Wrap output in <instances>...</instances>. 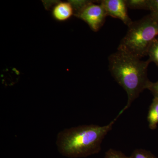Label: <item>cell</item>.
Instances as JSON below:
<instances>
[{
  "mask_svg": "<svg viewBox=\"0 0 158 158\" xmlns=\"http://www.w3.org/2000/svg\"><path fill=\"white\" fill-rule=\"evenodd\" d=\"M130 158H157L151 152L142 149H136L133 152Z\"/></svg>",
  "mask_w": 158,
  "mask_h": 158,
  "instance_id": "cell-10",
  "label": "cell"
},
{
  "mask_svg": "<svg viewBox=\"0 0 158 158\" xmlns=\"http://www.w3.org/2000/svg\"><path fill=\"white\" fill-rule=\"evenodd\" d=\"M150 62H153L158 67V37L152 43L147 53Z\"/></svg>",
  "mask_w": 158,
  "mask_h": 158,
  "instance_id": "cell-9",
  "label": "cell"
},
{
  "mask_svg": "<svg viewBox=\"0 0 158 158\" xmlns=\"http://www.w3.org/2000/svg\"><path fill=\"white\" fill-rule=\"evenodd\" d=\"M128 8L149 10L150 0H126Z\"/></svg>",
  "mask_w": 158,
  "mask_h": 158,
  "instance_id": "cell-8",
  "label": "cell"
},
{
  "mask_svg": "<svg viewBox=\"0 0 158 158\" xmlns=\"http://www.w3.org/2000/svg\"><path fill=\"white\" fill-rule=\"evenodd\" d=\"M109 67L112 76L125 90L127 102L122 110L130 107L140 94L148 89L151 85L148 77V68L150 62L143 61L128 52L118 48L108 59Z\"/></svg>",
  "mask_w": 158,
  "mask_h": 158,
  "instance_id": "cell-1",
  "label": "cell"
},
{
  "mask_svg": "<svg viewBox=\"0 0 158 158\" xmlns=\"http://www.w3.org/2000/svg\"><path fill=\"white\" fill-rule=\"evenodd\" d=\"M147 120L150 129H156L158 124V97L153 100L148 110Z\"/></svg>",
  "mask_w": 158,
  "mask_h": 158,
  "instance_id": "cell-7",
  "label": "cell"
},
{
  "mask_svg": "<svg viewBox=\"0 0 158 158\" xmlns=\"http://www.w3.org/2000/svg\"><path fill=\"white\" fill-rule=\"evenodd\" d=\"M73 10V6L70 3H59L54 7L52 14L55 19L59 21H64L71 17Z\"/></svg>",
  "mask_w": 158,
  "mask_h": 158,
  "instance_id": "cell-6",
  "label": "cell"
},
{
  "mask_svg": "<svg viewBox=\"0 0 158 158\" xmlns=\"http://www.w3.org/2000/svg\"><path fill=\"white\" fill-rule=\"evenodd\" d=\"M148 90L152 93L154 97H158V81L155 83L152 82Z\"/></svg>",
  "mask_w": 158,
  "mask_h": 158,
  "instance_id": "cell-13",
  "label": "cell"
},
{
  "mask_svg": "<svg viewBox=\"0 0 158 158\" xmlns=\"http://www.w3.org/2000/svg\"><path fill=\"white\" fill-rule=\"evenodd\" d=\"M104 158H130L121 152L113 149H110L106 152Z\"/></svg>",
  "mask_w": 158,
  "mask_h": 158,
  "instance_id": "cell-11",
  "label": "cell"
},
{
  "mask_svg": "<svg viewBox=\"0 0 158 158\" xmlns=\"http://www.w3.org/2000/svg\"><path fill=\"white\" fill-rule=\"evenodd\" d=\"M128 27L118 48L122 49L138 58L147 56L150 46L158 37V19L150 14Z\"/></svg>",
  "mask_w": 158,
  "mask_h": 158,
  "instance_id": "cell-3",
  "label": "cell"
},
{
  "mask_svg": "<svg viewBox=\"0 0 158 158\" xmlns=\"http://www.w3.org/2000/svg\"><path fill=\"white\" fill-rule=\"evenodd\" d=\"M100 4L104 8L107 16L120 20L128 27L133 22L128 14L126 0H103Z\"/></svg>",
  "mask_w": 158,
  "mask_h": 158,
  "instance_id": "cell-5",
  "label": "cell"
},
{
  "mask_svg": "<svg viewBox=\"0 0 158 158\" xmlns=\"http://www.w3.org/2000/svg\"><path fill=\"white\" fill-rule=\"evenodd\" d=\"M149 10L151 14L158 19V0H150Z\"/></svg>",
  "mask_w": 158,
  "mask_h": 158,
  "instance_id": "cell-12",
  "label": "cell"
},
{
  "mask_svg": "<svg viewBox=\"0 0 158 158\" xmlns=\"http://www.w3.org/2000/svg\"><path fill=\"white\" fill-rule=\"evenodd\" d=\"M77 16L87 23L94 31L99 30L104 24L107 16L101 4L97 5L90 2L77 14Z\"/></svg>",
  "mask_w": 158,
  "mask_h": 158,
  "instance_id": "cell-4",
  "label": "cell"
},
{
  "mask_svg": "<svg viewBox=\"0 0 158 158\" xmlns=\"http://www.w3.org/2000/svg\"><path fill=\"white\" fill-rule=\"evenodd\" d=\"M122 113L120 111L106 125H84L62 130L57 136L58 151L62 155L70 158L86 157L98 153L103 140Z\"/></svg>",
  "mask_w": 158,
  "mask_h": 158,
  "instance_id": "cell-2",
  "label": "cell"
}]
</instances>
